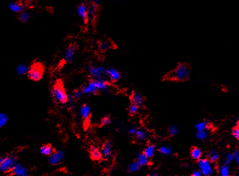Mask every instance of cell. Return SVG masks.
Returning <instances> with one entry per match:
<instances>
[{"label": "cell", "instance_id": "obj_4", "mask_svg": "<svg viewBox=\"0 0 239 176\" xmlns=\"http://www.w3.org/2000/svg\"><path fill=\"white\" fill-rule=\"evenodd\" d=\"M17 158L13 156H2L0 159V171L2 173H11L17 163Z\"/></svg>", "mask_w": 239, "mask_h": 176}, {"label": "cell", "instance_id": "obj_21", "mask_svg": "<svg viewBox=\"0 0 239 176\" xmlns=\"http://www.w3.org/2000/svg\"><path fill=\"white\" fill-rule=\"evenodd\" d=\"M112 43L109 40H107V39L103 40L102 41H101L99 44V48L103 52L109 50V49L112 48Z\"/></svg>", "mask_w": 239, "mask_h": 176}, {"label": "cell", "instance_id": "obj_23", "mask_svg": "<svg viewBox=\"0 0 239 176\" xmlns=\"http://www.w3.org/2000/svg\"><path fill=\"white\" fill-rule=\"evenodd\" d=\"M148 159L149 158L146 157L144 153H140L137 156L136 161L140 164L141 166H146L149 163Z\"/></svg>", "mask_w": 239, "mask_h": 176}, {"label": "cell", "instance_id": "obj_10", "mask_svg": "<svg viewBox=\"0 0 239 176\" xmlns=\"http://www.w3.org/2000/svg\"><path fill=\"white\" fill-rule=\"evenodd\" d=\"M11 173L14 176H27L29 175V170L24 165L17 162Z\"/></svg>", "mask_w": 239, "mask_h": 176}, {"label": "cell", "instance_id": "obj_40", "mask_svg": "<svg viewBox=\"0 0 239 176\" xmlns=\"http://www.w3.org/2000/svg\"><path fill=\"white\" fill-rule=\"evenodd\" d=\"M202 173L201 172V171L200 170H197V171H194L193 173H192V176H202Z\"/></svg>", "mask_w": 239, "mask_h": 176}, {"label": "cell", "instance_id": "obj_18", "mask_svg": "<svg viewBox=\"0 0 239 176\" xmlns=\"http://www.w3.org/2000/svg\"><path fill=\"white\" fill-rule=\"evenodd\" d=\"M89 154L93 160H100L103 158L102 151L97 147H91L89 149Z\"/></svg>", "mask_w": 239, "mask_h": 176}, {"label": "cell", "instance_id": "obj_3", "mask_svg": "<svg viewBox=\"0 0 239 176\" xmlns=\"http://www.w3.org/2000/svg\"><path fill=\"white\" fill-rule=\"evenodd\" d=\"M86 71L90 78L94 80L104 78L106 76L107 68L102 65H89L86 67Z\"/></svg>", "mask_w": 239, "mask_h": 176}, {"label": "cell", "instance_id": "obj_17", "mask_svg": "<svg viewBox=\"0 0 239 176\" xmlns=\"http://www.w3.org/2000/svg\"><path fill=\"white\" fill-rule=\"evenodd\" d=\"M32 17V14L29 11L25 10L19 14H18V19L19 21L23 24L27 23L31 21Z\"/></svg>", "mask_w": 239, "mask_h": 176}, {"label": "cell", "instance_id": "obj_14", "mask_svg": "<svg viewBox=\"0 0 239 176\" xmlns=\"http://www.w3.org/2000/svg\"><path fill=\"white\" fill-rule=\"evenodd\" d=\"M106 76L109 80L112 82H116L119 80L121 78V74L119 71L114 67L107 68Z\"/></svg>", "mask_w": 239, "mask_h": 176}, {"label": "cell", "instance_id": "obj_41", "mask_svg": "<svg viewBox=\"0 0 239 176\" xmlns=\"http://www.w3.org/2000/svg\"><path fill=\"white\" fill-rule=\"evenodd\" d=\"M137 129L135 127H131L129 129V134H135L136 132Z\"/></svg>", "mask_w": 239, "mask_h": 176}, {"label": "cell", "instance_id": "obj_29", "mask_svg": "<svg viewBox=\"0 0 239 176\" xmlns=\"http://www.w3.org/2000/svg\"><path fill=\"white\" fill-rule=\"evenodd\" d=\"M135 135H136V138L140 141H144L146 138V133L144 131L141 130V129L137 130L136 133H135Z\"/></svg>", "mask_w": 239, "mask_h": 176}, {"label": "cell", "instance_id": "obj_6", "mask_svg": "<svg viewBox=\"0 0 239 176\" xmlns=\"http://www.w3.org/2000/svg\"><path fill=\"white\" fill-rule=\"evenodd\" d=\"M65 156V153L63 149L54 151L53 153L48 156V162L50 165L56 166L61 164Z\"/></svg>", "mask_w": 239, "mask_h": 176}, {"label": "cell", "instance_id": "obj_32", "mask_svg": "<svg viewBox=\"0 0 239 176\" xmlns=\"http://www.w3.org/2000/svg\"><path fill=\"white\" fill-rule=\"evenodd\" d=\"M208 137V133L205 130L198 131L197 133V138L199 140H204Z\"/></svg>", "mask_w": 239, "mask_h": 176}, {"label": "cell", "instance_id": "obj_39", "mask_svg": "<svg viewBox=\"0 0 239 176\" xmlns=\"http://www.w3.org/2000/svg\"><path fill=\"white\" fill-rule=\"evenodd\" d=\"M232 134L234 138L239 140V126L236 127L235 128H233L232 131Z\"/></svg>", "mask_w": 239, "mask_h": 176}, {"label": "cell", "instance_id": "obj_28", "mask_svg": "<svg viewBox=\"0 0 239 176\" xmlns=\"http://www.w3.org/2000/svg\"><path fill=\"white\" fill-rule=\"evenodd\" d=\"M158 151H159V152L161 154H164V155H166V156L171 155L172 153V149L170 146H161L159 148Z\"/></svg>", "mask_w": 239, "mask_h": 176}, {"label": "cell", "instance_id": "obj_27", "mask_svg": "<svg viewBox=\"0 0 239 176\" xmlns=\"http://www.w3.org/2000/svg\"><path fill=\"white\" fill-rule=\"evenodd\" d=\"M9 121V116L8 115L4 112L0 113V127L2 128L4 127Z\"/></svg>", "mask_w": 239, "mask_h": 176}, {"label": "cell", "instance_id": "obj_1", "mask_svg": "<svg viewBox=\"0 0 239 176\" xmlns=\"http://www.w3.org/2000/svg\"><path fill=\"white\" fill-rule=\"evenodd\" d=\"M52 96L54 101L58 104H65L69 101V96L61 83L55 84L52 88Z\"/></svg>", "mask_w": 239, "mask_h": 176}, {"label": "cell", "instance_id": "obj_19", "mask_svg": "<svg viewBox=\"0 0 239 176\" xmlns=\"http://www.w3.org/2000/svg\"><path fill=\"white\" fill-rule=\"evenodd\" d=\"M29 68H30V66L28 64H25V63L18 64L15 68L16 73L19 76L27 75Z\"/></svg>", "mask_w": 239, "mask_h": 176}, {"label": "cell", "instance_id": "obj_2", "mask_svg": "<svg viewBox=\"0 0 239 176\" xmlns=\"http://www.w3.org/2000/svg\"><path fill=\"white\" fill-rule=\"evenodd\" d=\"M189 73V68L187 65L179 64L176 67V68L172 72H171L169 76V78L179 81H183L188 79Z\"/></svg>", "mask_w": 239, "mask_h": 176}, {"label": "cell", "instance_id": "obj_13", "mask_svg": "<svg viewBox=\"0 0 239 176\" xmlns=\"http://www.w3.org/2000/svg\"><path fill=\"white\" fill-rule=\"evenodd\" d=\"M7 7L10 12L18 14H19L25 10L24 6L22 3L16 1L9 2L7 5Z\"/></svg>", "mask_w": 239, "mask_h": 176}, {"label": "cell", "instance_id": "obj_26", "mask_svg": "<svg viewBox=\"0 0 239 176\" xmlns=\"http://www.w3.org/2000/svg\"><path fill=\"white\" fill-rule=\"evenodd\" d=\"M154 152H155V146L154 145H149L145 148L143 153L146 157H148L149 159L154 156Z\"/></svg>", "mask_w": 239, "mask_h": 176}, {"label": "cell", "instance_id": "obj_38", "mask_svg": "<svg viewBox=\"0 0 239 176\" xmlns=\"http://www.w3.org/2000/svg\"><path fill=\"white\" fill-rule=\"evenodd\" d=\"M169 133L171 136H175L178 133V128L175 125H172L169 128Z\"/></svg>", "mask_w": 239, "mask_h": 176}, {"label": "cell", "instance_id": "obj_11", "mask_svg": "<svg viewBox=\"0 0 239 176\" xmlns=\"http://www.w3.org/2000/svg\"><path fill=\"white\" fill-rule=\"evenodd\" d=\"M82 89L83 90L84 94L87 95H94L99 92L93 79L84 85Z\"/></svg>", "mask_w": 239, "mask_h": 176}, {"label": "cell", "instance_id": "obj_25", "mask_svg": "<svg viewBox=\"0 0 239 176\" xmlns=\"http://www.w3.org/2000/svg\"><path fill=\"white\" fill-rule=\"evenodd\" d=\"M191 155L193 159L195 160H199L202 156V151L200 149L198 148H194L191 151Z\"/></svg>", "mask_w": 239, "mask_h": 176}, {"label": "cell", "instance_id": "obj_5", "mask_svg": "<svg viewBox=\"0 0 239 176\" xmlns=\"http://www.w3.org/2000/svg\"><path fill=\"white\" fill-rule=\"evenodd\" d=\"M43 73L44 68L41 64L39 63H35L30 66L27 76L29 80L36 82L41 80L43 76Z\"/></svg>", "mask_w": 239, "mask_h": 176}, {"label": "cell", "instance_id": "obj_24", "mask_svg": "<svg viewBox=\"0 0 239 176\" xmlns=\"http://www.w3.org/2000/svg\"><path fill=\"white\" fill-rule=\"evenodd\" d=\"M140 167H141V166L140 165V164L137 162V161L134 162L129 165V166L128 167V171L129 173L137 172L140 170Z\"/></svg>", "mask_w": 239, "mask_h": 176}, {"label": "cell", "instance_id": "obj_43", "mask_svg": "<svg viewBox=\"0 0 239 176\" xmlns=\"http://www.w3.org/2000/svg\"><path fill=\"white\" fill-rule=\"evenodd\" d=\"M236 160H237V163H238L239 166V156L236 158Z\"/></svg>", "mask_w": 239, "mask_h": 176}, {"label": "cell", "instance_id": "obj_22", "mask_svg": "<svg viewBox=\"0 0 239 176\" xmlns=\"http://www.w3.org/2000/svg\"><path fill=\"white\" fill-rule=\"evenodd\" d=\"M131 100L132 104L137 105L138 106L141 105L143 103V97H141V95H140L137 93H134L132 95L131 97Z\"/></svg>", "mask_w": 239, "mask_h": 176}, {"label": "cell", "instance_id": "obj_42", "mask_svg": "<svg viewBox=\"0 0 239 176\" xmlns=\"http://www.w3.org/2000/svg\"><path fill=\"white\" fill-rule=\"evenodd\" d=\"M102 1L103 0H92V2L94 3L97 6H99V5H100V4L102 3Z\"/></svg>", "mask_w": 239, "mask_h": 176}, {"label": "cell", "instance_id": "obj_34", "mask_svg": "<svg viewBox=\"0 0 239 176\" xmlns=\"http://www.w3.org/2000/svg\"><path fill=\"white\" fill-rule=\"evenodd\" d=\"M234 159H236V156L234 154V153H232V154H229L227 155L225 160H224V164L225 165H229V163Z\"/></svg>", "mask_w": 239, "mask_h": 176}, {"label": "cell", "instance_id": "obj_8", "mask_svg": "<svg viewBox=\"0 0 239 176\" xmlns=\"http://www.w3.org/2000/svg\"><path fill=\"white\" fill-rule=\"evenodd\" d=\"M88 4L86 2L80 3L76 9V12L78 17L84 23H88Z\"/></svg>", "mask_w": 239, "mask_h": 176}, {"label": "cell", "instance_id": "obj_37", "mask_svg": "<svg viewBox=\"0 0 239 176\" xmlns=\"http://www.w3.org/2000/svg\"><path fill=\"white\" fill-rule=\"evenodd\" d=\"M138 106L137 105L132 104V105H131L129 108V112L131 114H134L138 112Z\"/></svg>", "mask_w": 239, "mask_h": 176}, {"label": "cell", "instance_id": "obj_15", "mask_svg": "<svg viewBox=\"0 0 239 176\" xmlns=\"http://www.w3.org/2000/svg\"><path fill=\"white\" fill-rule=\"evenodd\" d=\"M103 158L104 159H109L112 156V145L109 141H106L103 144L102 149Z\"/></svg>", "mask_w": 239, "mask_h": 176}, {"label": "cell", "instance_id": "obj_20", "mask_svg": "<svg viewBox=\"0 0 239 176\" xmlns=\"http://www.w3.org/2000/svg\"><path fill=\"white\" fill-rule=\"evenodd\" d=\"M53 151H54V149L51 145H44L40 149V154L45 156H49L53 153Z\"/></svg>", "mask_w": 239, "mask_h": 176}, {"label": "cell", "instance_id": "obj_9", "mask_svg": "<svg viewBox=\"0 0 239 176\" xmlns=\"http://www.w3.org/2000/svg\"><path fill=\"white\" fill-rule=\"evenodd\" d=\"M199 167L203 175L210 176L213 171L212 166L209 160L206 159H202L199 161Z\"/></svg>", "mask_w": 239, "mask_h": 176}, {"label": "cell", "instance_id": "obj_12", "mask_svg": "<svg viewBox=\"0 0 239 176\" xmlns=\"http://www.w3.org/2000/svg\"><path fill=\"white\" fill-rule=\"evenodd\" d=\"M99 6L93 2L88 4V23L94 22L98 15Z\"/></svg>", "mask_w": 239, "mask_h": 176}, {"label": "cell", "instance_id": "obj_30", "mask_svg": "<svg viewBox=\"0 0 239 176\" xmlns=\"http://www.w3.org/2000/svg\"><path fill=\"white\" fill-rule=\"evenodd\" d=\"M219 173L222 176H229V168L228 165L224 164L220 166L219 169Z\"/></svg>", "mask_w": 239, "mask_h": 176}, {"label": "cell", "instance_id": "obj_7", "mask_svg": "<svg viewBox=\"0 0 239 176\" xmlns=\"http://www.w3.org/2000/svg\"><path fill=\"white\" fill-rule=\"evenodd\" d=\"M77 50V46L75 44H69L66 48L63 56V59L66 63L70 64L74 61Z\"/></svg>", "mask_w": 239, "mask_h": 176}, {"label": "cell", "instance_id": "obj_44", "mask_svg": "<svg viewBox=\"0 0 239 176\" xmlns=\"http://www.w3.org/2000/svg\"><path fill=\"white\" fill-rule=\"evenodd\" d=\"M237 125H238V126H239V121H238V122H237Z\"/></svg>", "mask_w": 239, "mask_h": 176}, {"label": "cell", "instance_id": "obj_36", "mask_svg": "<svg viewBox=\"0 0 239 176\" xmlns=\"http://www.w3.org/2000/svg\"><path fill=\"white\" fill-rule=\"evenodd\" d=\"M111 119L109 116H105L103 117L100 121V125L101 126H105L110 124L111 123Z\"/></svg>", "mask_w": 239, "mask_h": 176}, {"label": "cell", "instance_id": "obj_33", "mask_svg": "<svg viewBox=\"0 0 239 176\" xmlns=\"http://www.w3.org/2000/svg\"><path fill=\"white\" fill-rule=\"evenodd\" d=\"M209 158L211 162H216L219 159V155L217 151H212L209 153Z\"/></svg>", "mask_w": 239, "mask_h": 176}, {"label": "cell", "instance_id": "obj_31", "mask_svg": "<svg viewBox=\"0 0 239 176\" xmlns=\"http://www.w3.org/2000/svg\"><path fill=\"white\" fill-rule=\"evenodd\" d=\"M84 95L85 94H84V93L83 92V90L82 88H80V89L79 88V89L75 90L73 92V94L72 95L73 96V97H74V99L75 100H77V99H81Z\"/></svg>", "mask_w": 239, "mask_h": 176}, {"label": "cell", "instance_id": "obj_16", "mask_svg": "<svg viewBox=\"0 0 239 176\" xmlns=\"http://www.w3.org/2000/svg\"><path fill=\"white\" fill-rule=\"evenodd\" d=\"M80 113L81 117L85 121H88L90 119L91 115V108L90 105L87 104H83L80 108Z\"/></svg>", "mask_w": 239, "mask_h": 176}, {"label": "cell", "instance_id": "obj_35", "mask_svg": "<svg viewBox=\"0 0 239 176\" xmlns=\"http://www.w3.org/2000/svg\"><path fill=\"white\" fill-rule=\"evenodd\" d=\"M195 128L197 129V131L206 130L207 128H208V125L205 122H200L195 125Z\"/></svg>", "mask_w": 239, "mask_h": 176}]
</instances>
